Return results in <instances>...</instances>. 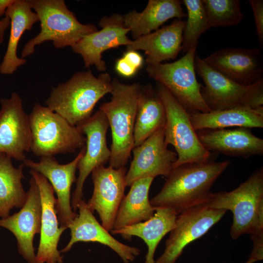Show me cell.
<instances>
[{"label":"cell","mask_w":263,"mask_h":263,"mask_svg":"<svg viewBox=\"0 0 263 263\" xmlns=\"http://www.w3.org/2000/svg\"><path fill=\"white\" fill-rule=\"evenodd\" d=\"M230 161L192 162L172 169L160 191L150 200L155 208L167 207L178 215L183 211L207 204L210 189L230 165Z\"/></svg>","instance_id":"1"},{"label":"cell","mask_w":263,"mask_h":263,"mask_svg":"<svg viewBox=\"0 0 263 263\" xmlns=\"http://www.w3.org/2000/svg\"><path fill=\"white\" fill-rule=\"evenodd\" d=\"M112 81L107 73L96 77L90 70L77 72L67 81L52 88L45 101L46 107L77 126L92 115L101 98L111 93Z\"/></svg>","instance_id":"2"},{"label":"cell","mask_w":263,"mask_h":263,"mask_svg":"<svg viewBox=\"0 0 263 263\" xmlns=\"http://www.w3.org/2000/svg\"><path fill=\"white\" fill-rule=\"evenodd\" d=\"M112 84L111 100L103 103L99 110L105 115L111 131L109 166L119 169L125 167L134 148V128L141 85L124 84L115 78Z\"/></svg>","instance_id":"3"},{"label":"cell","mask_w":263,"mask_h":263,"mask_svg":"<svg viewBox=\"0 0 263 263\" xmlns=\"http://www.w3.org/2000/svg\"><path fill=\"white\" fill-rule=\"evenodd\" d=\"M207 204L232 212L230 234L233 239L246 234L250 237L263 236V168L234 190L213 193Z\"/></svg>","instance_id":"4"},{"label":"cell","mask_w":263,"mask_h":263,"mask_svg":"<svg viewBox=\"0 0 263 263\" xmlns=\"http://www.w3.org/2000/svg\"><path fill=\"white\" fill-rule=\"evenodd\" d=\"M40 23V31L24 46L21 57L32 55L35 47L51 41L56 48L71 47L84 36L96 32L93 24H82L67 7L63 0H28Z\"/></svg>","instance_id":"5"},{"label":"cell","mask_w":263,"mask_h":263,"mask_svg":"<svg viewBox=\"0 0 263 263\" xmlns=\"http://www.w3.org/2000/svg\"><path fill=\"white\" fill-rule=\"evenodd\" d=\"M28 117L30 150L34 155L54 157L74 153L85 146L86 137L78 128L47 107L36 104Z\"/></svg>","instance_id":"6"},{"label":"cell","mask_w":263,"mask_h":263,"mask_svg":"<svg viewBox=\"0 0 263 263\" xmlns=\"http://www.w3.org/2000/svg\"><path fill=\"white\" fill-rule=\"evenodd\" d=\"M194 67L204 82L201 93L210 112L263 106V79L250 85L239 84L208 65L197 54Z\"/></svg>","instance_id":"7"},{"label":"cell","mask_w":263,"mask_h":263,"mask_svg":"<svg viewBox=\"0 0 263 263\" xmlns=\"http://www.w3.org/2000/svg\"><path fill=\"white\" fill-rule=\"evenodd\" d=\"M156 92L166 113L165 142L167 145L173 146L177 155L173 169L185 163L209 160L211 153L199 140L189 113L162 84L158 83Z\"/></svg>","instance_id":"8"},{"label":"cell","mask_w":263,"mask_h":263,"mask_svg":"<svg viewBox=\"0 0 263 263\" xmlns=\"http://www.w3.org/2000/svg\"><path fill=\"white\" fill-rule=\"evenodd\" d=\"M196 49L174 62L147 64L146 68L149 76L164 85L189 113L210 112L202 96V85L195 75Z\"/></svg>","instance_id":"9"},{"label":"cell","mask_w":263,"mask_h":263,"mask_svg":"<svg viewBox=\"0 0 263 263\" xmlns=\"http://www.w3.org/2000/svg\"><path fill=\"white\" fill-rule=\"evenodd\" d=\"M226 211L207 204L186 209L177 216L174 228L165 244L163 254L155 263H175L185 247L204 235L223 217Z\"/></svg>","instance_id":"10"},{"label":"cell","mask_w":263,"mask_h":263,"mask_svg":"<svg viewBox=\"0 0 263 263\" xmlns=\"http://www.w3.org/2000/svg\"><path fill=\"white\" fill-rule=\"evenodd\" d=\"M83 147L74 160L65 164H60L55 157H42L38 162L25 158L22 163L30 168L43 175L51 185L57 195L56 203L60 227L67 229L77 216L71 205V187L77 178L75 172L78 162L84 154Z\"/></svg>","instance_id":"11"},{"label":"cell","mask_w":263,"mask_h":263,"mask_svg":"<svg viewBox=\"0 0 263 263\" xmlns=\"http://www.w3.org/2000/svg\"><path fill=\"white\" fill-rule=\"evenodd\" d=\"M77 127L86 135V146L84 154L77 165L79 174L71 198L74 211L77 209L80 201L83 199V187L87 177L94 169L109 162L111 154L106 139L109 124L102 111H97Z\"/></svg>","instance_id":"12"},{"label":"cell","mask_w":263,"mask_h":263,"mask_svg":"<svg viewBox=\"0 0 263 263\" xmlns=\"http://www.w3.org/2000/svg\"><path fill=\"white\" fill-rule=\"evenodd\" d=\"M127 171L125 167L114 169L102 166L91 172L94 190L87 205L93 212H97L102 225L108 231L113 228L118 210L125 196Z\"/></svg>","instance_id":"13"},{"label":"cell","mask_w":263,"mask_h":263,"mask_svg":"<svg viewBox=\"0 0 263 263\" xmlns=\"http://www.w3.org/2000/svg\"><path fill=\"white\" fill-rule=\"evenodd\" d=\"M0 153L23 161L31 147L28 115L17 93H12L9 98L0 99Z\"/></svg>","instance_id":"14"},{"label":"cell","mask_w":263,"mask_h":263,"mask_svg":"<svg viewBox=\"0 0 263 263\" xmlns=\"http://www.w3.org/2000/svg\"><path fill=\"white\" fill-rule=\"evenodd\" d=\"M164 129L165 126L158 129L133 148V158L126 176L127 186L142 178L167 177L172 169L177 155L168 149Z\"/></svg>","instance_id":"15"},{"label":"cell","mask_w":263,"mask_h":263,"mask_svg":"<svg viewBox=\"0 0 263 263\" xmlns=\"http://www.w3.org/2000/svg\"><path fill=\"white\" fill-rule=\"evenodd\" d=\"M27 194L26 202L19 212L0 219V227L15 236L18 251L28 263H38L33 242L35 235L40 232L42 208L39 189L32 176Z\"/></svg>","instance_id":"16"},{"label":"cell","mask_w":263,"mask_h":263,"mask_svg":"<svg viewBox=\"0 0 263 263\" xmlns=\"http://www.w3.org/2000/svg\"><path fill=\"white\" fill-rule=\"evenodd\" d=\"M98 25L101 27L100 30L84 36L71 48L74 53L82 56L86 68L94 65L98 71L104 72L107 67L102 54L121 45H129L132 40L127 36L130 31L124 26L122 15L104 16Z\"/></svg>","instance_id":"17"},{"label":"cell","mask_w":263,"mask_h":263,"mask_svg":"<svg viewBox=\"0 0 263 263\" xmlns=\"http://www.w3.org/2000/svg\"><path fill=\"white\" fill-rule=\"evenodd\" d=\"M202 59L216 71L239 84L250 85L263 79V57L259 49L226 48Z\"/></svg>","instance_id":"18"},{"label":"cell","mask_w":263,"mask_h":263,"mask_svg":"<svg viewBox=\"0 0 263 263\" xmlns=\"http://www.w3.org/2000/svg\"><path fill=\"white\" fill-rule=\"evenodd\" d=\"M29 172L38 186L41 202L40 240L36 254L37 262L63 263V256L57 246L62 234L67 229L58 226L54 189L43 175L31 169Z\"/></svg>","instance_id":"19"},{"label":"cell","mask_w":263,"mask_h":263,"mask_svg":"<svg viewBox=\"0 0 263 263\" xmlns=\"http://www.w3.org/2000/svg\"><path fill=\"white\" fill-rule=\"evenodd\" d=\"M77 209L79 214L68 226L71 239L61 253L68 252L78 242H96L109 247L124 263L133 262L140 254L139 248L124 244L113 237L97 221L84 199L79 203Z\"/></svg>","instance_id":"20"},{"label":"cell","mask_w":263,"mask_h":263,"mask_svg":"<svg viewBox=\"0 0 263 263\" xmlns=\"http://www.w3.org/2000/svg\"><path fill=\"white\" fill-rule=\"evenodd\" d=\"M196 132L210 152L244 158L263 154V139L254 135L249 128L204 129Z\"/></svg>","instance_id":"21"},{"label":"cell","mask_w":263,"mask_h":263,"mask_svg":"<svg viewBox=\"0 0 263 263\" xmlns=\"http://www.w3.org/2000/svg\"><path fill=\"white\" fill-rule=\"evenodd\" d=\"M185 23V20L176 19L169 25L132 40L127 50L144 51L147 64L174 59L182 50Z\"/></svg>","instance_id":"22"},{"label":"cell","mask_w":263,"mask_h":263,"mask_svg":"<svg viewBox=\"0 0 263 263\" xmlns=\"http://www.w3.org/2000/svg\"><path fill=\"white\" fill-rule=\"evenodd\" d=\"M186 17L178 0H150L142 12L133 10L123 16L124 25L134 39L158 29L169 19Z\"/></svg>","instance_id":"23"},{"label":"cell","mask_w":263,"mask_h":263,"mask_svg":"<svg viewBox=\"0 0 263 263\" xmlns=\"http://www.w3.org/2000/svg\"><path fill=\"white\" fill-rule=\"evenodd\" d=\"M177 215L171 208H156L153 215L146 221L117 229H112L113 234H119L131 240L132 236L142 239L147 246L144 263H155L154 256L162 239L174 228Z\"/></svg>","instance_id":"24"},{"label":"cell","mask_w":263,"mask_h":263,"mask_svg":"<svg viewBox=\"0 0 263 263\" xmlns=\"http://www.w3.org/2000/svg\"><path fill=\"white\" fill-rule=\"evenodd\" d=\"M5 15L10 19V33L7 50L0 64V73L11 75L26 62L25 58L19 57L17 55L19 42L22 35L26 31L30 30L39 19L27 0H16L7 9Z\"/></svg>","instance_id":"25"},{"label":"cell","mask_w":263,"mask_h":263,"mask_svg":"<svg viewBox=\"0 0 263 263\" xmlns=\"http://www.w3.org/2000/svg\"><path fill=\"white\" fill-rule=\"evenodd\" d=\"M191 123L196 131L228 127L263 128V106L240 107L207 113H189Z\"/></svg>","instance_id":"26"},{"label":"cell","mask_w":263,"mask_h":263,"mask_svg":"<svg viewBox=\"0 0 263 263\" xmlns=\"http://www.w3.org/2000/svg\"><path fill=\"white\" fill-rule=\"evenodd\" d=\"M166 121L165 106L156 91L150 84L141 86L134 128V147L164 127Z\"/></svg>","instance_id":"27"},{"label":"cell","mask_w":263,"mask_h":263,"mask_svg":"<svg viewBox=\"0 0 263 263\" xmlns=\"http://www.w3.org/2000/svg\"><path fill=\"white\" fill-rule=\"evenodd\" d=\"M153 179L151 177L142 178L131 185L129 192L120 204L113 229L146 221L153 215L156 208L151 205L149 198Z\"/></svg>","instance_id":"28"},{"label":"cell","mask_w":263,"mask_h":263,"mask_svg":"<svg viewBox=\"0 0 263 263\" xmlns=\"http://www.w3.org/2000/svg\"><path fill=\"white\" fill-rule=\"evenodd\" d=\"M22 163L18 168L12 164V158L0 153V218L9 216L14 207L21 208L25 204L27 194L23 187L24 178Z\"/></svg>","instance_id":"29"},{"label":"cell","mask_w":263,"mask_h":263,"mask_svg":"<svg viewBox=\"0 0 263 263\" xmlns=\"http://www.w3.org/2000/svg\"><path fill=\"white\" fill-rule=\"evenodd\" d=\"M182 3L187 10L182 44V50L186 53L196 48L201 35L211 27L201 0H183Z\"/></svg>","instance_id":"30"},{"label":"cell","mask_w":263,"mask_h":263,"mask_svg":"<svg viewBox=\"0 0 263 263\" xmlns=\"http://www.w3.org/2000/svg\"><path fill=\"white\" fill-rule=\"evenodd\" d=\"M211 27L240 23L244 18L239 0H201Z\"/></svg>","instance_id":"31"},{"label":"cell","mask_w":263,"mask_h":263,"mask_svg":"<svg viewBox=\"0 0 263 263\" xmlns=\"http://www.w3.org/2000/svg\"><path fill=\"white\" fill-rule=\"evenodd\" d=\"M254 15L256 33L260 46L263 44V0H249Z\"/></svg>","instance_id":"32"},{"label":"cell","mask_w":263,"mask_h":263,"mask_svg":"<svg viewBox=\"0 0 263 263\" xmlns=\"http://www.w3.org/2000/svg\"><path fill=\"white\" fill-rule=\"evenodd\" d=\"M115 68L120 75L126 77L132 76L137 70L123 56L117 60Z\"/></svg>","instance_id":"33"},{"label":"cell","mask_w":263,"mask_h":263,"mask_svg":"<svg viewBox=\"0 0 263 263\" xmlns=\"http://www.w3.org/2000/svg\"><path fill=\"white\" fill-rule=\"evenodd\" d=\"M123 57L137 70L143 64V57L137 51L127 50L124 54Z\"/></svg>","instance_id":"34"},{"label":"cell","mask_w":263,"mask_h":263,"mask_svg":"<svg viewBox=\"0 0 263 263\" xmlns=\"http://www.w3.org/2000/svg\"><path fill=\"white\" fill-rule=\"evenodd\" d=\"M10 24V19L7 16L0 20V44L3 41L5 32Z\"/></svg>","instance_id":"35"},{"label":"cell","mask_w":263,"mask_h":263,"mask_svg":"<svg viewBox=\"0 0 263 263\" xmlns=\"http://www.w3.org/2000/svg\"><path fill=\"white\" fill-rule=\"evenodd\" d=\"M16 0H0V17L5 14L7 9Z\"/></svg>","instance_id":"36"},{"label":"cell","mask_w":263,"mask_h":263,"mask_svg":"<svg viewBox=\"0 0 263 263\" xmlns=\"http://www.w3.org/2000/svg\"><path fill=\"white\" fill-rule=\"evenodd\" d=\"M245 263H252L248 260Z\"/></svg>","instance_id":"37"}]
</instances>
